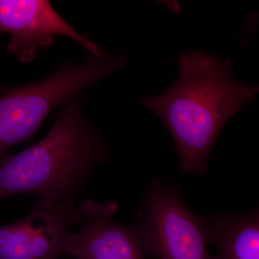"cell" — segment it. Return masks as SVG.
Segmentation results:
<instances>
[{"instance_id":"6da1fadb","label":"cell","mask_w":259,"mask_h":259,"mask_svg":"<svg viewBox=\"0 0 259 259\" xmlns=\"http://www.w3.org/2000/svg\"><path fill=\"white\" fill-rule=\"evenodd\" d=\"M180 72L171 88L141 104L160 117L172 136L182 175H205L218 135L245 104L253 101L258 87L238 81L231 59L198 49L178 57Z\"/></svg>"},{"instance_id":"7a4b0ae2","label":"cell","mask_w":259,"mask_h":259,"mask_svg":"<svg viewBox=\"0 0 259 259\" xmlns=\"http://www.w3.org/2000/svg\"><path fill=\"white\" fill-rule=\"evenodd\" d=\"M81 95L59 110L44 139L0 156V200L30 194L74 202L95 167L110 159L108 145L83 115Z\"/></svg>"},{"instance_id":"3957f363","label":"cell","mask_w":259,"mask_h":259,"mask_svg":"<svg viewBox=\"0 0 259 259\" xmlns=\"http://www.w3.org/2000/svg\"><path fill=\"white\" fill-rule=\"evenodd\" d=\"M122 54H91L81 64H61L35 82L0 90V156L30 139L56 107L66 105L108 75L125 67Z\"/></svg>"},{"instance_id":"277c9868","label":"cell","mask_w":259,"mask_h":259,"mask_svg":"<svg viewBox=\"0 0 259 259\" xmlns=\"http://www.w3.org/2000/svg\"><path fill=\"white\" fill-rule=\"evenodd\" d=\"M146 254L154 259H210L208 217L187 207L180 188L156 179L148 186L134 225Z\"/></svg>"},{"instance_id":"5b68a950","label":"cell","mask_w":259,"mask_h":259,"mask_svg":"<svg viewBox=\"0 0 259 259\" xmlns=\"http://www.w3.org/2000/svg\"><path fill=\"white\" fill-rule=\"evenodd\" d=\"M80 219L74 202L40 199L25 218L0 226V259H58L67 254L70 229Z\"/></svg>"},{"instance_id":"8992f818","label":"cell","mask_w":259,"mask_h":259,"mask_svg":"<svg viewBox=\"0 0 259 259\" xmlns=\"http://www.w3.org/2000/svg\"><path fill=\"white\" fill-rule=\"evenodd\" d=\"M10 34V54L20 62H31L37 51L50 47L56 35L69 37L90 54L102 51L95 42L76 31L44 0H0V33Z\"/></svg>"},{"instance_id":"52a82bcc","label":"cell","mask_w":259,"mask_h":259,"mask_svg":"<svg viewBox=\"0 0 259 259\" xmlns=\"http://www.w3.org/2000/svg\"><path fill=\"white\" fill-rule=\"evenodd\" d=\"M79 228L70 234L68 253L75 259H145L136 226L113 220L118 205L114 202H83Z\"/></svg>"},{"instance_id":"ba28073f","label":"cell","mask_w":259,"mask_h":259,"mask_svg":"<svg viewBox=\"0 0 259 259\" xmlns=\"http://www.w3.org/2000/svg\"><path fill=\"white\" fill-rule=\"evenodd\" d=\"M209 243L216 246L210 259H259V212L208 217Z\"/></svg>"}]
</instances>
